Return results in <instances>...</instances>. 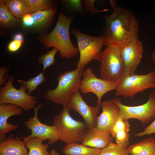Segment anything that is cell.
<instances>
[{"instance_id": "1", "label": "cell", "mask_w": 155, "mask_h": 155, "mask_svg": "<svg viewBox=\"0 0 155 155\" xmlns=\"http://www.w3.org/2000/svg\"><path fill=\"white\" fill-rule=\"evenodd\" d=\"M114 9L104 16V25L101 37L103 46L111 44L121 47L138 39V20L130 10L116 6L117 2L110 0Z\"/></svg>"}, {"instance_id": "2", "label": "cell", "mask_w": 155, "mask_h": 155, "mask_svg": "<svg viewBox=\"0 0 155 155\" xmlns=\"http://www.w3.org/2000/svg\"><path fill=\"white\" fill-rule=\"evenodd\" d=\"M75 15L68 16L62 12L59 13L57 22L49 33L38 36L44 46L47 48L57 49L63 59H70L75 57L79 52L72 43L69 36V28Z\"/></svg>"}, {"instance_id": "3", "label": "cell", "mask_w": 155, "mask_h": 155, "mask_svg": "<svg viewBox=\"0 0 155 155\" xmlns=\"http://www.w3.org/2000/svg\"><path fill=\"white\" fill-rule=\"evenodd\" d=\"M63 106L60 113L53 119L58 131L59 140L67 144L82 142L88 128L85 123L73 119L70 114L71 110L67 104Z\"/></svg>"}, {"instance_id": "4", "label": "cell", "mask_w": 155, "mask_h": 155, "mask_svg": "<svg viewBox=\"0 0 155 155\" xmlns=\"http://www.w3.org/2000/svg\"><path fill=\"white\" fill-rule=\"evenodd\" d=\"M84 71L76 69L59 74L57 87L53 89H47L45 99L63 105L67 104L73 93L80 89Z\"/></svg>"}, {"instance_id": "5", "label": "cell", "mask_w": 155, "mask_h": 155, "mask_svg": "<svg viewBox=\"0 0 155 155\" xmlns=\"http://www.w3.org/2000/svg\"><path fill=\"white\" fill-rule=\"evenodd\" d=\"M70 33L76 38L80 53L77 69H84L86 65L93 60L100 62L103 46L101 36L88 35L75 28L71 30Z\"/></svg>"}, {"instance_id": "6", "label": "cell", "mask_w": 155, "mask_h": 155, "mask_svg": "<svg viewBox=\"0 0 155 155\" xmlns=\"http://www.w3.org/2000/svg\"><path fill=\"white\" fill-rule=\"evenodd\" d=\"M106 46L102 53L100 75L103 80L117 83L124 72L121 47L115 44Z\"/></svg>"}, {"instance_id": "7", "label": "cell", "mask_w": 155, "mask_h": 155, "mask_svg": "<svg viewBox=\"0 0 155 155\" xmlns=\"http://www.w3.org/2000/svg\"><path fill=\"white\" fill-rule=\"evenodd\" d=\"M150 88H155V71L153 70L144 75L134 73L123 75L117 84L115 95L133 98L138 93Z\"/></svg>"}, {"instance_id": "8", "label": "cell", "mask_w": 155, "mask_h": 155, "mask_svg": "<svg viewBox=\"0 0 155 155\" xmlns=\"http://www.w3.org/2000/svg\"><path fill=\"white\" fill-rule=\"evenodd\" d=\"M13 76L8 79L4 86L0 88V104L16 105L27 112L30 111L37 104V97L26 93V87L21 84L18 89L15 88L12 82Z\"/></svg>"}, {"instance_id": "9", "label": "cell", "mask_w": 155, "mask_h": 155, "mask_svg": "<svg viewBox=\"0 0 155 155\" xmlns=\"http://www.w3.org/2000/svg\"><path fill=\"white\" fill-rule=\"evenodd\" d=\"M149 96L148 100L146 103L134 106L123 104L121 99L119 98H115L111 99L119 108V116L123 120L137 119L145 126L155 119V91H152Z\"/></svg>"}, {"instance_id": "10", "label": "cell", "mask_w": 155, "mask_h": 155, "mask_svg": "<svg viewBox=\"0 0 155 155\" xmlns=\"http://www.w3.org/2000/svg\"><path fill=\"white\" fill-rule=\"evenodd\" d=\"M82 77L80 90L83 94H94L97 98V105L100 106L104 95L116 88L117 83L98 78L90 67L84 71Z\"/></svg>"}, {"instance_id": "11", "label": "cell", "mask_w": 155, "mask_h": 155, "mask_svg": "<svg viewBox=\"0 0 155 155\" xmlns=\"http://www.w3.org/2000/svg\"><path fill=\"white\" fill-rule=\"evenodd\" d=\"M44 103H42L34 108V115L30 117L24 123L26 127L31 130V133L27 137H22L24 141L33 137L39 138L43 141L48 140V144H53L59 140V132L54 125H49L41 123L39 120L38 113L39 108Z\"/></svg>"}, {"instance_id": "12", "label": "cell", "mask_w": 155, "mask_h": 155, "mask_svg": "<svg viewBox=\"0 0 155 155\" xmlns=\"http://www.w3.org/2000/svg\"><path fill=\"white\" fill-rule=\"evenodd\" d=\"M67 104L71 109L77 112L82 116L88 129L96 127L100 106L88 105L83 99L79 90L73 93Z\"/></svg>"}, {"instance_id": "13", "label": "cell", "mask_w": 155, "mask_h": 155, "mask_svg": "<svg viewBox=\"0 0 155 155\" xmlns=\"http://www.w3.org/2000/svg\"><path fill=\"white\" fill-rule=\"evenodd\" d=\"M57 6L25 15L21 19L22 26L28 29L42 32L53 24L57 11Z\"/></svg>"}, {"instance_id": "14", "label": "cell", "mask_w": 155, "mask_h": 155, "mask_svg": "<svg viewBox=\"0 0 155 155\" xmlns=\"http://www.w3.org/2000/svg\"><path fill=\"white\" fill-rule=\"evenodd\" d=\"M121 49L124 65L123 75L135 73L142 57L141 41L137 39L122 46Z\"/></svg>"}, {"instance_id": "15", "label": "cell", "mask_w": 155, "mask_h": 155, "mask_svg": "<svg viewBox=\"0 0 155 155\" xmlns=\"http://www.w3.org/2000/svg\"><path fill=\"white\" fill-rule=\"evenodd\" d=\"M101 106L102 111L98 116L96 128L99 131L110 132L119 117V108L111 99L102 102Z\"/></svg>"}, {"instance_id": "16", "label": "cell", "mask_w": 155, "mask_h": 155, "mask_svg": "<svg viewBox=\"0 0 155 155\" xmlns=\"http://www.w3.org/2000/svg\"><path fill=\"white\" fill-rule=\"evenodd\" d=\"M22 109L16 105L10 104H0V142L5 138L6 133L16 129L18 125H14L7 122L10 117L19 115L22 112Z\"/></svg>"}, {"instance_id": "17", "label": "cell", "mask_w": 155, "mask_h": 155, "mask_svg": "<svg viewBox=\"0 0 155 155\" xmlns=\"http://www.w3.org/2000/svg\"><path fill=\"white\" fill-rule=\"evenodd\" d=\"M113 141L109 132L99 131L95 128L88 129L82 143L90 147L102 149Z\"/></svg>"}, {"instance_id": "18", "label": "cell", "mask_w": 155, "mask_h": 155, "mask_svg": "<svg viewBox=\"0 0 155 155\" xmlns=\"http://www.w3.org/2000/svg\"><path fill=\"white\" fill-rule=\"evenodd\" d=\"M26 143L19 138L11 136L0 143V155H28Z\"/></svg>"}, {"instance_id": "19", "label": "cell", "mask_w": 155, "mask_h": 155, "mask_svg": "<svg viewBox=\"0 0 155 155\" xmlns=\"http://www.w3.org/2000/svg\"><path fill=\"white\" fill-rule=\"evenodd\" d=\"M129 153L131 155H154L155 139L148 137L127 147Z\"/></svg>"}, {"instance_id": "20", "label": "cell", "mask_w": 155, "mask_h": 155, "mask_svg": "<svg viewBox=\"0 0 155 155\" xmlns=\"http://www.w3.org/2000/svg\"><path fill=\"white\" fill-rule=\"evenodd\" d=\"M102 149L74 143L66 144L62 152L65 155H98Z\"/></svg>"}, {"instance_id": "21", "label": "cell", "mask_w": 155, "mask_h": 155, "mask_svg": "<svg viewBox=\"0 0 155 155\" xmlns=\"http://www.w3.org/2000/svg\"><path fill=\"white\" fill-rule=\"evenodd\" d=\"M3 1L9 11L17 18L22 19L25 15L32 13L26 0Z\"/></svg>"}, {"instance_id": "22", "label": "cell", "mask_w": 155, "mask_h": 155, "mask_svg": "<svg viewBox=\"0 0 155 155\" xmlns=\"http://www.w3.org/2000/svg\"><path fill=\"white\" fill-rule=\"evenodd\" d=\"M43 141L39 138L33 137L26 141L29 152L28 155H51L48 151L49 144H43Z\"/></svg>"}, {"instance_id": "23", "label": "cell", "mask_w": 155, "mask_h": 155, "mask_svg": "<svg viewBox=\"0 0 155 155\" xmlns=\"http://www.w3.org/2000/svg\"><path fill=\"white\" fill-rule=\"evenodd\" d=\"M21 19L14 16L9 11L3 0L0 1V25L3 28L13 26L19 22Z\"/></svg>"}, {"instance_id": "24", "label": "cell", "mask_w": 155, "mask_h": 155, "mask_svg": "<svg viewBox=\"0 0 155 155\" xmlns=\"http://www.w3.org/2000/svg\"><path fill=\"white\" fill-rule=\"evenodd\" d=\"M129 143V142L116 144L111 142L102 149L98 155H129L127 150Z\"/></svg>"}, {"instance_id": "25", "label": "cell", "mask_w": 155, "mask_h": 155, "mask_svg": "<svg viewBox=\"0 0 155 155\" xmlns=\"http://www.w3.org/2000/svg\"><path fill=\"white\" fill-rule=\"evenodd\" d=\"M62 5L70 16L78 14L83 16L85 15L82 1L81 0H65L61 1Z\"/></svg>"}, {"instance_id": "26", "label": "cell", "mask_w": 155, "mask_h": 155, "mask_svg": "<svg viewBox=\"0 0 155 155\" xmlns=\"http://www.w3.org/2000/svg\"><path fill=\"white\" fill-rule=\"evenodd\" d=\"M32 13L48 10L57 5L56 1L50 0H26Z\"/></svg>"}, {"instance_id": "27", "label": "cell", "mask_w": 155, "mask_h": 155, "mask_svg": "<svg viewBox=\"0 0 155 155\" xmlns=\"http://www.w3.org/2000/svg\"><path fill=\"white\" fill-rule=\"evenodd\" d=\"M46 80V78L42 71L27 81L20 80H18L17 81L26 87L28 94H30L35 90L39 85L44 82Z\"/></svg>"}, {"instance_id": "28", "label": "cell", "mask_w": 155, "mask_h": 155, "mask_svg": "<svg viewBox=\"0 0 155 155\" xmlns=\"http://www.w3.org/2000/svg\"><path fill=\"white\" fill-rule=\"evenodd\" d=\"M58 51L57 49L53 47L46 53L38 57V61L43 65L42 72L56 62L55 57Z\"/></svg>"}, {"instance_id": "29", "label": "cell", "mask_w": 155, "mask_h": 155, "mask_svg": "<svg viewBox=\"0 0 155 155\" xmlns=\"http://www.w3.org/2000/svg\"><path fill=\"white\" fill-rule=\"evenodd\" d=\"M130 129V125L128 120H124L119 116L109 132L113 138H115L118 131L124 130L129 132Z\"/></svg>"}, {"instance_id": "30", "label": "cell", "mask_w": 155, "mask_h": 155, "mask_svg": "<svg viewBox=\"0 0 155 155\" xmlns=\"http://www.w3.org/2000/svg\"><path fill=\"white\" fill-rule=\"evenodd\" d=\"M95 0H84L83 4L86 12L92 14L99 13L100 12H106L109 11L108 9L98 10L96 9L94 6V3Z\"/></svg>"}, {"instance_id": "31", "label": "cell", "mask_w": 155, "mask_h": 155, "mask_svg": "<svg viewBox=\"0 0 155 155\" xmlns=\"http://www.w3.org/2000/svg\"><path fill=\"white\" fill-rule=\"evenodd\" d=\"M128 132L124 130L117 132L115 137L117 144L129 142V134Z\"/></svg>"}, {"instance_id": "32", "label": "cell", "mask_w": 155, "mask_h": 155, "mask_svg": "<svg viewBox=\"0 0 155 155\" xmlns=\"http://www.w3.org/2000/svg\"><path fill=\"white\" fill-rule=\"evenodd\" d=\"M9 70V68L5 66L0 67V86L5 85L7 79L10 77L9 74H7Z\"/></svg>"}, {"instance_id": "33", "label": "cell", "mask_w": 155, "mask_h": 155, "mask_svg": "<svg viewBox=\"0 0 155 155\" xmlns=\"http://www.w3.org/2000/svg\"><path fill=\"white\" fill-rule=\"evenodd\" d=\"M154 133H155V119L151 123L145 128L142 131L137 133L135 135L140 137Z\"/></svg>"}, {"instance_id": "34", "label": "cell", "mask_w": 155, "mask_h": 155, "mask_svg": "<svg viewBox=\"0 0 155 155\" xmlns=\"http://www.w3.org/2000/svg\"><path fill=\"white\" fill-rule=\"evenodd\" d=\"M23 41L13 40L8 44V51L11 53H14L18 51L21 47Z\"/></svg>"}, {"instance_id": "35", "label": "cell", "mask_w": 155, "mask_h": 155, "mask_svg": "<svg viewBox=\"0 0 155 155\" xmlns=\"http://www.w3.org/2000/svg\"><path fill=\"white\" fill-rule=\"evenodd\" d=\"M14 39L18 40L24 41L23 36L22 34L21 33H17L14 36Z\"/></svg>"}, {"instance_id": "36", "label": "cell", "mask_w": 155, "mask_h": 155, "mask_svg": "<svg viewBox=\"0 0 155 155\" xmlns=\"http://www.w3.org/2000/svg\"><path fill=\"white\" fill-rule=\"evenodd\" d=\"M151 59L152 61L155 64V50L151 53Z\"/></svg>"}, {"instance_id": "37", "label": "cell", "mask_w": 155, "mask_h": 155, "mask_svg": "<svg viewBox=\"0 0 155 155\" xmlns=\"http://www.w3.org/2000/svg\"><path fill=\"white\" fill-rule=\"evenodd\" d=\"M51 155H59L58 152L55 149H52L50 152Z\"/></svg>"}, {"instance_id": "38", "label": "cell", "mask_w": 155, "mask_h": 155, "mask_svg": "<svg viewBox=\"0 0 155 155\" xmlns=\"http://www.w3.org/2000/svg\"><path fill=\"white\" fill-rule=\"evenodd\" d=\"M154 155H155V153H154Z\"/></svg>"}]
</instances>
